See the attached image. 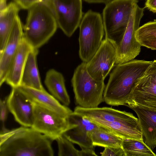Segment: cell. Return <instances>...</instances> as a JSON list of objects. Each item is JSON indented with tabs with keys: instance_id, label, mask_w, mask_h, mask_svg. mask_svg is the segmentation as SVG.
Listing matches in <instances>:
<instances>
[{
	"instance_id": "2",
	"label": "cell",
	"mask_w": 156,
	"mask_h": 156,
	"mask_svg": "<svg viewBox=\"0 0 156 156\" xmlns=\"http://www.w3.org/2000/svg\"><path fill=\"white\" fill-rule=\"evenodd\" d=\"M152 61L133 60L116 65L104 90V101L114 106L126 105L135 84Z\"/></svg>"
},
{
	"instance_id": "21",
	"label": "cell",
	"mask_w": 156,
	"mask_h": 156,
	"mask_svg": "<svg viewBox=\"0 0 156 156\" xmlns=\"http://www.w3.org/2000/svg\"><path fill=\"white\" fill-rule=\"evenodd\" d=\"M135 36L141 46L156 50V20L139 27L136 31Z\"/></svg>"
},
{
	"instance_id": "7",
	"label": "cell",
	"mask_w": 156,
	"mask_h": 156,
	"mask_svg": "<svg viewBox=\"0 0 156 156\" xmlns=\"http://www.w3.org/2000/svg\"><path fill=\"white\" fill-rule=\"evenodd\" d=\"M144 9L137 3L134 4L123 35L116 44L115 65L131 61L139 54L141 46L136 40L135 34L144 15Z\"/></svg>"
},
{
	"instance_id": "26",
	"label": "cell",
	"mask_w": 156,
	"mask_h": 156,
	"mask_svg": "<svg viewBox=\"0 0 156 156\" xmlns=\"http://www.w3.org/2000/svg\"><path fill=\"white\" fill-rule=\"evenodd\" d=\"M9 111L6 103V99L0 101V120L2 123V128L0 133L5 132L8 129L4 126L5 122L7 119Z\"/></svg>"
},
{
	"instance_id": "30",
	"label": "cell",
	"mask_w": 156,
	"mask_h": 156,
	"mask_svg": "<svg viewBox=\"0 0 156 156\" xmlns=\"http://www.w3.org/2000/svg\"><path fill=\"white\" fill-rule=\"evenodd\" d=\"M94 149L83 148L79 151V156H97L94 151Z\"/></svg>"
},
{
	"instance_id": "4",
	"label": "cell",
	"mask_w": 156,
	"mask_h": 156,
	"mask_svg": "<svg viewBox=\"0 0 156 156\" xmlns=\"http://www.w3.org/2000/svg\"><path fill=\"white\" fill-rule=\"evenodd\" d=\"M76 103L87 108H94L104 101V81L94 79L88 73L87 63L83 62L75 69L71 80Z\"/></svg>"
},
{
	"instance_id": "28",
	"label": "cell",
	"mask_w": 156,
	"mask_h": 156,
	"mask_svg": "<svg viewBox=\"0 0 156 156\" xmlns=\"http://www.w3.org/2000/svg\"><path fill=\"white\" fill-rule=\"evenodd\" d=\"M20 8L24 9H29L36 4L40 2L38 0H12Z\"/></svg>"
},
{
	"instance_id": "18",
	"label": "cell",
	"mask_w": 156,
	"mask_h": 156,
	"mask_svg": "<svg viewBox=\"0 0 156 156\" xmlns=\"http://www.w3.org/2000/svg\"><path fill=\"white\" fill-rule=\"evenodd\" d=\"M45 84L51 95L64 105H69L70 99L66 90L62 74L53 69L47 72Z\"/></svg>"
},
{
	"instance_id": "16",
	"label": "cell",
	"mask_w": 156,
	"mask_h": 156,
	"mask_svg": "<svg viewBox=\"0 0 156 156\" xmlns=\"http://www.w3.org/2000/svg\"><path fill=\"white\" fill-rule=\"evenodd\" d=\"M129 107L136 114L144 141L153 150L156 147V112L137 106Z\"/></svg>"
},
{
	"instance_id": "1",
	"label": "cell",
	"mask_w": 156,
	"mask_h": 156,
	"mask_svg": "<svg viewBox=\"0 0 156 156\" xmlns=\"http://www.w3.org/2000/svg\"><path fill=\"white\" fill-rule=\"evenodd\" d=\"M51 140L31 127L0 134V156H53Z\"/></svg>"
},
{
	"instance_id": "17",
	"label": "cell",
	"mask_w": 156,
	"mask_h": 156,
	"mask_svg": "<svg viewBox=\"0 0 156 156\" xmlns=\"http://www.w3.org/2000/svg\"><path fill=\"white\" fill-rule=\"evenodd\" d=\"M38 49L33 48L29 53L23 70L20 86L44 90L41 82L37 63Z\"/></svg>"
},
{
	"instance_id": "10",
	"label": "cell",
	"mask_w": 156,
	"mask_h": 156,
	"mask_svg": "<svg viewBox=\"0 0 156 156\" xmlns=\"http://www.w3.org/2000/svg\"><path fill=\"white\" fill-rule=\"evenodd\" d=\"M58 27L71 37L79 27L83 16L82 0H50L48 5Z\"/></svg>"
},
{
	"instance_id": "23",
	"label": "cell",
	"mask_w": 156,
	"mask_h": 156,
	"mask_svg": "<svg viewBox=\"0 0 156 156\" xmlns=\"http://www.w3.org/2000/svg\"><path fill=\"white\" fill-rule=\"evenodd\" d=\"M91 133L76 126L67 129L62 135L72 143L78 145L81 149H94Z\"/></svg>"
},
{
	"instance_id": "20",
	"label": "cell",
	"mask_w": 156,
	"mask_h": 156,
	"mask_svg": "<svg viewBox=\"0 0 156 156\" xmlns=\"http://www.w3.org/2000/svg\"><path fill=\"white\" fill-rule=\"evenodd\" d=\"M91 136L94 146L122 147V138L100 126L91 133Z\"/></svg>"
},
{
	"instance_id": "19",
	"label": "cell",
	"mask_w": 156,
	"mask_h": 156,
	"mask_svg": "<svg viewBox=\"0 0 156 156\" xmlns=\"http://www.w3.org/2000/svg\"><path fill=\"white\" fill-rule=\"evenodd\" d=\"M20 9L12 2L0 10V52L4 48Z\"/></svg>"
},
{
	"instance_id": "9",
	"label": "cell",
	"mask_w": 156,
	"mask_h": 156,
	"mask_svg": "<svg viewBox=\"0 0 156 156\" xmlns=\"http://www.w3.org/2000/svg\"><path fill=\"white\" fill-rule=\"evenodd\" d=\"M32 103L34 116L31 128L52 141L56 140L70 128L69 117L36 103Z\"/></svg>"
},
{
	"instance_id": "25",
	"label": "cell",
	"mask_w": 156,
	"mask_h": 156,
	"mask_svg": "<svg viewBox=\"0 0 156 156\" xmlns=\"http://www.w3.org/2000/svg\"><path fill=\"white\" fill-rule=\"evenodd\" d=\"M56 141L58 148L59 156H79V151L74 146L72 143L62 135L58 137Z\"/></svg>"
},
{
	"instance_id": "15",
	"label": "cell",
	"mask_w": 156,
	"mask_h": 156,
	"mask_svg": "<svg viewBox=\"0 0 156 156\" xmlns=\"http://www.w3.org/2000/svg\"><path fill=\"white\" fill-rule=\"evenodd\" d=\"M32 49L23 37L11 62L6 74L5 82L12 88L17 87L20 86L27 57Z\"/></svg>"
},
{
	"instance_id": "14",
	"label": "cell",
	"mask_w": 156,
	"mask_h": 156,
	"mask_svg": "<svg viewBox=\"0 0 156 156\" xmlns=\"http://www.w3.org/2000/svg\"><path fill=\"white\" fill-rule=\"evenodd\" d=\"M26 99L68 117L73 112L67 106L62 105L45 90H40L23 86L18 87Z\"/></svg>"
},
{
	"instance_id": "32",
	"label": "cell",
	"mask_w": 156,
	"mask_h": 156,
	"mask_svg": "<svg viewBox=\"0 0 156 156\" xmlns=\"http://www.w3.org/2000/svg\"><path fill=\"white\" fill-rule=\"evenodd\" d=\"M7 0H0V10L4 8L7 5Z\"/></svg>"
},
{
	"instance_id": "3",
	"label": "cell",
	"mask_w": 156,
	"mask_h": 156,
	"mask_svg": "<svg viewBox=\"0 0 156 156\" xmlns=\"http://www.w3.org/2000/svg\"><path fill=\"white\" fill-rule=\"evenodd\" d=\"M58 27L50 9L39 2L28 9L23 27L24 37L32 48L38 49L53 35Z\"/></svg>"
},
{
	"instance_id": "12",
	"label": "cell",
	"mask_w": 156,
	"mask_h": 156,
	"mask_svg": "<svg viewBox=\"0 0 156 156\" xmlns=\"http://www.w3.org/2000/svg\"><path fill=\"white\" fill-rule=\"evenodd\" d=\"M6 100L9 111L16 121L22 126L31 127L33 120V104L18 87L12 88Z\"/></svg>"
},
{
	"instance_id": "5",
	"label": "cell",
	"mask_w": 156,
	"mask_h": 156,
	"mask_svg": "<svg viewBox=\"0 0 156 156\" xmlns=\"http://www.w3.org/2000/svg\"><path fill=\"white\" fill-rule=\"evenodd\" d=\"M79 55L83 62H88L99 48L105 31L100 14L91 10L83 15L79 26Z\"/></svg>"
},
{
	"instance_id": "27",
	"label": "cell",
	"mask_w": 156,
	"mask_h": 156,
	"mask_svg": "<svg viewBox=\"0 0 156 156\" xmlns=\"http://www.w3.org/2000/svg\"><path fill=\"white\" fill-rule=\"evenodd\" d=\"M101 153V156H126L122 147H105Z\"/></svg>"
},
{
	"instance_id": "22",
	"label": "cell",
	"mask_w": 156,
	"mask_h": 156,
	"mask_svg": "<svg viewBox=\"0 0 156 156\" xmlns=\"http://www.w3.org/2000/svg\"><path fill=\"white\" fill-rule=\"evenodd\" d=\"M122 147L126 156H156L143 140L123 139Z\"/></svg>"
},
{
	"instance_id": "13",
	"label": "cell",
	"mask_w": 156,
	"mask_h": 156,
	"mask_svg": "<svg viewBox=\"0 0 156 156\" xmlns=\"http://www.w3.org/2000/svg\"><path fill=\"white\" fill-rule=\"evenodd\" d=\"M23 25L19 16L15 21L8 40L0 52V85L5 82L8 69L24 37Z\"/></svg>"
},
{
	"instance_id": "11",
	"label": "cell",
	"mask_w": 156,
	"mask_h": 156,
	"mask_svg": "<svg viewBox=\"0 0 156 156\" xmlns=\"http://www.w3.org/2000/svg\"><path fill=\"white\" fill-rule=\"evenodd\" d=\"M116 44L105 38L91 59L87 63V71L95 80H104L115 64Z\"/></svg>"
},
{
	"instance_id": "24",
	"label": "cell",
	"mask_w": 156,
	"mask_h": 156,
	"mask_svg": "<svg viewBox=\"0 0 156 156\" xmlns=\"http://www.w3.org/2000/svg\"><path fill=\"white\" fill-rule=\"evenodd\" d=\"M70 128L76 126L91 133L100 126L88 119L73 112L68 118Z\"/></svg>"
},
{
	"instance_id": "6",
	"label": "cell",
	"mask_w": 156,
	"mask_h": 156,
	"mask_svg": "<svg viewBox=\"0 0 156 156\" xmlns=\"http://www.w3.org/2000/svg\"><path fill=\"white\" fill-rule=\"evenodd\" d=\"M138 0H112L106 4L102 12L105 38L116 44L122 38L134 5Z\"/></svg>"
},
{
	"instance_id": "8",
	"label": "cell",
	"mask_w": 156,
	"mask_h": 156,
	"mask_svg": "<svg viewBox=\"0 0 156 156\" xmlns=\"http://www.w3.org/2000/svg\"><path fill=\"white\" fill-rule=\"evenodd\" d=\"M126 106H137L156 112V60L136 83Z\"/></svg>"
},
{
	"instance_id": "31",
	"label": "cell",
	"mask_w": 156,
	"mask_h": 156,
	"mask_svg": "<svg viewBox=\"0 0 156 156\" xmlns=\"http://www.w3.org/2000/svg\"><path fill=\"white\" fill-rule=\"evenodd\" d=\"M86 2L90 3H103L105 5L108 3L111 0H84Z\"/></svg>"
},
{
	"instance_id": "33",
	"label": "cell",
	"mask_w": 156,
	"mask_h": 156,
	"mask_svg": "<svg viewBox=\"0 0 156 156\" xmlns=\"http://www.w3.org/2000/svg\"><path fill=\"white\" fill-rule=\"evenodd\" d=\"M40 2L43 3L48 6L50 0H38Z\"/></svg>"
},
{
	"instance_id": "29",
	"label": "cell",
	"mask_w": 156,
	"mask_h": 156,
	"mask_svg": "<svg viewBox=\"0 0 156 156\" xmlns=\"http://www.w3.org/2000/svg\"><path fill=\"white\" fill-rule=\"evenodd\" d=\"M145 7L151 11L156 13V0H147Z\"/></svg>"
}]
</instances>
